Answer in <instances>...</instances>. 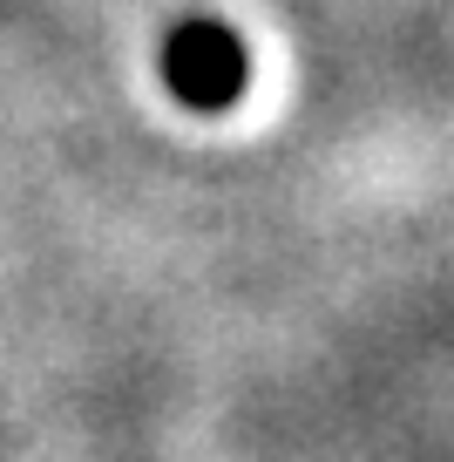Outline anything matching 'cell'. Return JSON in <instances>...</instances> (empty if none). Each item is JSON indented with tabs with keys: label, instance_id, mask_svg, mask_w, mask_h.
Masks as SVG:
<instances>
[{
	"label": "cell",
	"instance_id": "6da1fadb",
	"mask_svg": "<svg viewBox=\"0 0 454 462\" xmlns=\"http://www.w3.org/2000/svg\"><path fill=\"white\" fill-rule=\"evenodd\" d=\"M244 75H251V55L238 48V34L217 28V21H190V28L170 34L163 48V82L177 88V102L190 109H231L244 96Z\"/></svg>",
	"mask_w": 454,
	"mask_h": 462
}]
</instances>
